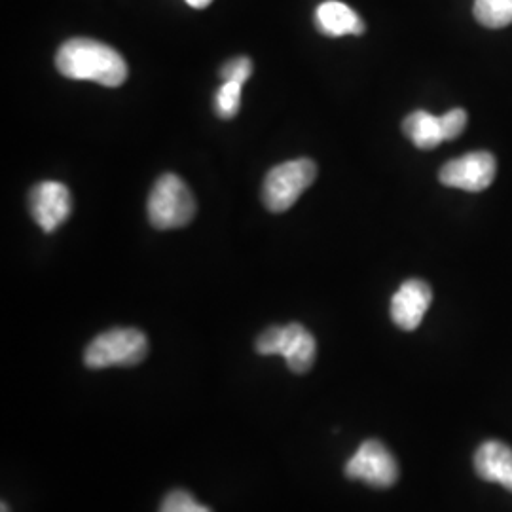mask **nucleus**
Returning <instances> with one entry per match:
<instances>
[{"instance_id":"nucleus-1","label":"nucleus","mask_w":512,"mask_h":512,"mask_svg":"<svg viewBox=\"0 0 512 512\" xmlns=\"http://www.w3.org/2000/svg\"><path fill=\"white\" fill-rule=\"evenodd\" d=\"M57 71L71 80H90L118 88L128 78V63L107 44L93 38H71L55 55Z\"/></svg>"},{"instance_id":"nucleus-15","label":"nucleus","mask_w":512,"mask_h":512,"mask_svg":"<svg viewBox=\"0 0 512 512\" xmlns=\"http://www.w3.org/2000/svg\"><path fill=\"white\" fill-rule=\"evenodd\" d=\"M160 512H213L196 501V497L184 490H173L165 495Z\"/></svg>"},{"instance_id":"nucleus-13","label":"nucleus","mask_w":512,"mask_h":512,"mask_svg":"<svg viewBox=\"0 0 512 512\" xmlns=\"http://www.w3.org/2000/svg\"><path fill=\"white\" fill-rule=\"evenodd\" d=\"M475 18L488 29H503L512 23V0H475Z\"/></svg>"},{"instance_id":"nucleus-7","label":"nucleus","mask_w":512,"mask_h":512,"mask_svg":"<svg viewBox=\"0 0 512 512\" xmlns=\"http://www.w3.org/2000/svg\"><path fill=\"white\" fill-rule=\"evenodd\" d=\"M497 162L490 152H471L442 165L440 183L467 192H482L494 183Z\"/></svg>"},{"instance_id":"nucleus-2","label":"nucleus","mask_w":512,"mask_h":512,"mask_svg":"<svg viewBox=\"0 0 512 512\" xmlns=\"http://www.w3.org/2000/svg\"><path fill=\"white\" fill-rule=\"evenodd\" d=\"M196 215V200L183 179L175 173L158 177L148 198V219L158 230H173L190 224Z\"/></svg>"},{"instance_id":"nucleus-3","label":"nucleus","mask_w":512,"mask_h":512,"mask_svg":"<svg viewBox=\"0 0 512 512\" xmlns=\"http://www.w3.org/2000/svg\"><path fill=\"white\" fill-rule=\"evenodd\" d=\"M148 340L139 329H110L86 348L84 363L88 368L101 370L110 366H135L145 361Z\"/></svg>"},{"instance_id":"nucleus-11","label":"nucleus","mask_w":512,"mask_h":512,"mask_svg":"<svg viewBox=\"0 0 512 512\" xmlns=\"http://www.w3.org/2000/svg\"><path fill=\"white\" fill-rule=\"evenodd\" d=\"M315 25L325 37H359L365 33V21L348 4L338 0H327L319 4L315 12Z\"/></svg>"},{"instance_id":"nucleus-12","label":"nucleus","mask_w":512,"mask_h":512,"mask_svg":"<svg viewBox=\"0 0 512 512\" xmlns=\"http://www.w3.org/2000/svg\"><path fill=\"white\" fill-rule=\"evenodd\" d=\"M404 135L421 150H433L444 141L440 128V116H433L425 110L412 112L403 122Z\"/></svg>"},{"instance_id":"nucleus-10","label":"nucleus","mask_w":512,"mask_h":512,"mask_svg":"<svg viewBox=\"0 0 512 512\" xmlns=\"http://www.w3.org/2000/svg\"><path fill=\"white\" fill-rule=\"evenodd\" d=\"M476 475L512 492V448L499 440L484 442L475 454Z\"/></svg>"},{"instance_id":"nucleus-16","label":"nucleus","mask_w":512,"mask_h":512,"mask_svg":"<svg viewBox=\"0 0 512 512\" xmlns=\"http://www.w3.org/2000/svg\"><path fill=\"white\" fill-rule=\"evenodd\" d=\"M251 74H253V61L245 55L234 57L220 67L222 82H239L245 86V82L251 78Z\"/></svg>"},{"instance_id":"nucleus-17","label":"nucleus","mask_w":512,"mask_h":512,"mask_svg":"<svg viewBox=\"0 0 512 512\" xmlns=\"http://www.w3.org/2000/svg\"><path fill=\"white\" fill-rule=\"evenodd\" d=\"M467 126V112L463 109H454L440 116V128L444 133V141H454L463 133Z\"/></svg>"},{"instance_id":"nucleus-8","label":"nucleus","mask_w":512,"mask_h":512,"mask_svg":"<svg viewBox=\"0 0 512 512\" xmlns=\"http://www.w3.org/2000/svg\"><path fill=\"white\" fill-rule=\"evenodd\" d=\"M29 207L38 226L46 234H52L71 215V192L65 184L44 181L33 188Z\"/></svg>"},{"instance_id":"nucleus-5","label":"nucleus","mask_w":512,"mask_h":512,"mask_svg":"<svg viewBox=\"0 0 512 512\" xmlns=\"http://www.w3.org/2000/svg\"><path fill=\"white\" fill-rule=\"evenodd\" d=\"M260 355H281L294 374H306L315 363L317 344L310 330L300 323L270 327L256 338Z\"/></svg>"},{"instance_id":"nucleus-6","label":"nucleus","mask_w":512,"mask_h":512,"mask_svg":"<svg viewBox=\"0 0 512 512\" xmlns=\"http://www.w3.org/2000/svg\"><path fill=\"white\" fill-rule=\"evenodd\" d=\"M346 476L372 488H391L399 480V463L380 440H365L346 463Z\"/></svg>"},{"instance_id":"nucleus-4","label":"nucleus","mask_w":512,"mask_h":512,"mask_svg":"<svg viewBox=\"0 0 512 512\" xmlns=\"http://www.w3.org/2000/svg\"><path fill=\"white\" fill-rule=\"evenodd\" d=\"M317 177V165L308 158L275 165L264 179L262 202L272 213L291 209Z\"/></svg>"},{"instance_id":"nucleus-18","label":"nucleus","mask_w":512,"mask_h":512,"mask_svg":"<svg viewBox=\"0 0 512 512\" xmlns=\"http://www.w3.org/2000/svg\"><path fill=\"white\" fill-rule=\"evenodd\" d=\"M211 2H213V0H186V4H188V6H192V8H196V10H203V8H207Z\"/></svg>"},{"instance_id":"nucleus-9","label":"nucleus","mask_w":512,"mask_h":512,"mask_svg":"<svg viewBox=\"0 0 512 512\" xmlns=\"http://www.w3.org/2000/svg\"><path fill=\"white\" fill-rule=\"evenodd\" d=\"M433 302L431 287L421 279H408L393 294L391 319L401 330H416Z\"/></svg>"},{"instance_id":"nucleus-19","label":"nucleus","mask_w":512,"mask_h":512,"mask_svg":"<svg viewBox=\"0 0 512 512\" xmlns=\"http://www.w3.org/2000/svg\"><path fill=\"white\" fill-rule=\"evenodd\" d=\"M2 512H10V509H8V505H6V503H2Z\"/></svg>"},{"instance_id":"nucleus-14","label":"nucleus","mask_w":512,"mask_h":512,"mask_svg":"<svg viewBox=\"0 0 512 512\" xmlns=\"http://www.w3.org/2000/svg\"><path fill=\"white\" fill-rule=\"evenodd\" d=\"M241 90L243 84L239 82H224L215 95V110L222 120H232L238 116L241 107Z\"/></svg>"}]
</instances>
